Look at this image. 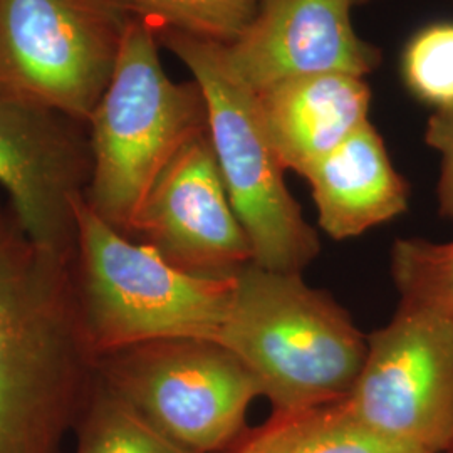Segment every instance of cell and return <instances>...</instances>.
Instances as JSON below:
<instances>
[{"label": "cell", "instance_id": "cell-1", "mask_svg": "<svg viewBox=\"0 0 453 453\" xmlns=\"http://www.w3.org/2000/svg\"><path fill=\"white\" fill-rule=\"evenodd\" d=\"M71 264L0 203V453H59L96 372Z\"/></svg>", "mask_w": 453, "mask_h": 453}, {"label": "cell", "instance_id": "cell-2", "mask_svg": "<svg viewBox=\"0 0 453 453\" xmlns=\"http://www.w3.org/2000/svg\"><path fill=\"white\" fill-rule=\"evenodd\" d=\"M219 342L256 376L274 413L340 403L368 353V336L331 294L254 262L234 279Z\"/></svg>", "mask_w": 453, "mask_h": 453}, {"label": "cell", "instance_id": "cell-3", "mask_svg": "<svg viewBox=\"0 0 453 453\" xmlns=\"http://www.w3.org/2000/svg\"><path fill=\"white\" fill-rule=\"evenodd\" d=\"M153 26L133 16L113 78L88 130L93 175L86 194L97 215L131 237L146 195L180 150L209 131L198 82H173Z\"/></svg>", "mask_w": 453, "mask_h": 453}, {"label": "cell", "instance_id": "cell-4", "mask_svg": "<svg viewBox=\"0 0 453 453\" xmlns=\"http://www.w3.org/2000/svg\"><path fill=\"white\" fill-rule=\"evenodd\" d=\"M78 292L86 340L96 357L163 340L219 341L234 279L181 271L146 243L76 203Z\"/></svg>", "mask_w": 453, "mask_h": 453}, {"label": "cell", "instance_id": "cell-5", "mask_svg": "<svg viewBox=\"0 0 453 453\" xmlns=\"http://www.w3.org/2000/svg\"><path fill=\"white\" fill-rule=\"evenodd\" d=\"M155 33L203 91L215 158L252 245L254 264L303 274L321 242L286 185V168L264 127L257 95L234 73L222 44L173 29Z\"/></svg>", "mask_w": 453, "mask_h": 453}, {"label": "cell", "instance_id": "cell-6", "mask_svg": "<svg viewBox=\"0 0 453 453\" xmlns=\"http://www.w3.org/2000/svg\"><path fill=\"white\" fill-rule=\"evenodd\" d=\"M97 381L195 453L235 447L259 383L219 341L163 340L96 361Z\"/></svg>", "mask_w": 453, "mask_h": 453}, {"label": "cell", "instance_id": "cell-7", "mask_svg": "<svg viewBox=\"0 0 453 453\" xmlns=\"http://www.w3.org/2000/svg\"><path fill=\"white\" fill-rule=\"evenodd\" d=\"M133 16L116 0H0V93L88 125Z\"/></svg>", "mask_w": 453, "mask_h": 453}, {"label": "cell", "instance_id": "cell-8", "mask_svg": "<svg viewBox=\"0 0 453 453\" xmlns=\"http://www.w3.org/2000/svg\"><path fill=\"white\" fill-rule=\"evenodd\" d=\"M374 432L428 453L453 443V319L400 303L368 336L355 387L342 400Z\"/></svg>", "mask_w": 453, "mask_h": 453}, {"label": "cell", "instance_id": "cell-9", "mask_svg": "<svg viewBox=\"0 0 453 453\" xmlns=\"http://www.w3.org/2000/svg\"><path fill=\"white\" fill-rule=\"evenodd\" d=\"M93 175L88 125L0 93V188L22 232L63 259L76 257V203Z\"/></svg>", "mask_w": 453, "mask_h": 453}, {"label": "cell", "instance_id": "cell-10", "mask_svg": "<svg viewBox=\"0 0 453 453\" xmlns=\"http://www.w3.org/2000/svg\"><path fill=\"white\" fill-rule=\"evenodd\" d=\"M192 274L232 279L254 262L226 195L209 131L183 146L138 211L131 239Z\"/></svg>", "mask_w": 453, "mask_h": 453}, {"label": "cell", "instance_id": "cell-11", "mask_svg": "<svg viewBox=\"0 0 453 453\" xmlns=\"http://www.w3.org/2000/svg\"><path fill=\"white\" fill-rule=\"evenodd\" d=\"M357 0H259L257 12L224 54L254 93L299 76L341 73L365 78L381 61L351 22Z\"/></svg>", "mask_w": 453, "mask_h": 453}, {"label": "cell", "instance_id": "cell-12", "mask_svg": "<svg viewBox=\"0 0 453 453\" xmlns=\"http://www.w3.org/2000/svg\"><path fill=\"white\" fill-rule=\"evenodd\" d=\"M256 95L279 160L301 177L368 121L372 99L365 78L341 73L292 78Z\"/></svg>", "mask_w": 453, "mask_h": 453}, {"label": "cell", "instance_id": "cell-13", "mask_svg": "<svg viewBox=\"0 0 453 453\" xmlns=\"http://www.w3.org/2000/svg\"><path fill=\"white\" fill-rule=\"evenodd\" d=\"M318 222L334 241L359 237L408 211L410 187L366 121L304 173Z\"/></svg>", "mask_w": 453, "mask_h": 453}, {"label": "cell", "instance_id": "cell-14", "mask_svg": "<svg viewBox=\"0 0 453 453\" xmlns=\"http://www.w3.org/2000/svg\"><path fill=\"white\" fill-rule=\"evenodd\" d=\"M232 453H428L385 437L340 403L297 413H274L245 432Z\"/></svg>", "mask_w": 453, "mask_h": 453}, {"label": "cell", "instance_id": "cell-15", "mask_svg": "<svg viewBox=\"0 0 453 453\" xmlns=\"http://www.w3.org/2000/svg\"><path fill=\"white\" fill-rule=\"evenodd\" d=\"M74 453L195 452L165 435L142 413L97 381Z\"/></svg>", "mask_w": 453, "mask_h": 453}, {"label": "cell", "instance_id": "cell-16", "mask_svg": "<svg viewBox=\"0 0 453 453\" xmlns=\"http://www.w3.org/2000/svg\"><path fill=\"white\" fill-rule=\"evenodd\" d=\"M153 29H173L230 46L249 27L259 0H116Z\"/></svg>", "mask_w": 453, "mask_h": 453}, {"label": "cell", "instance_id": "cell-17", "mask_svg": "<svg viewBox=\"0 0 453 453\" xmlns=\"http://www.w3.org/2000/svg\"><path fill=\"white\" fill-rule=\"evenodd\" d=\"M389 273L400 303L453 319V241L398 239L389 252Z\"/></svg>", "mask_w": 453, "mask_h": 453}, {"label": "cell", "instance_id": "cell-18", "mask_svg": "<svg viewBox=\"0 0 453 453\" xmlns=\"http://www.w3.org/2000/svg\"><path fill=\"white\" fill-rule=\"evenodd\" d=\"M408 89L437 110L453 108V24H435L417 34L403 54Z\"/></svg>", "mask_w": 453, "mask_h": 453}, {"label": "cell", "instance_id": "cell-19", "mask_svg": "<svg viewBox=\"0 0 453 453\" xmlns=\"http://www.w3.org/2000/svg\"><path fill=\"white\" fill-rule=\"evenodd\" d=\"M426 143L441 155V172L438 180V207L441 217L453 224V108L437 110L430 116Z\"/></svg>", "mask_w": 453, "mask_h": 453}, {"label": "cell", "instance_id": "cell-20", "mask_svg": "<svg viewBox=\"0 0 453 453\" xmlns=\"http://www.w3.org/2000/svg\"><path fill=\"white\" fill-rule=\"evenodd\" d=\"M445 453H453V443L450 445V449H449V450H447Z\"/></svg>", "mask_w": 453, "mask_h": 453}, {"label": "cell", "instance_id": "cell-21", "mask_svg": "<svg viewBox=\"0 0 453 453\" xmlns=\"http://www.w3.org/2000/svg\"><path fill=\"white\" fill-rule=\"evenodd\" d=\"M357 2H365V0H357Z\"/></svg>", "mask_w": 453, "mask_h": 453}]
</instances>
